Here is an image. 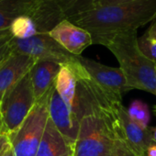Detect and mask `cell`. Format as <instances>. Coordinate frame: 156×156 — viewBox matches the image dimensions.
Segmentation results:
<instances>
[{
    "mask_svg": "<svg viewBox=\"0 0 156 156\" xmlns=\"http://www.w3.org/2000/svg\"><path fill=\"white\" fill-rule=\"evenodd\" d=\"M156 0H134L111 6L96 7L68 19L87 30L93 44L103 45L110 37L124 31L137 30L154 19Z\"/></svg>",
    "mask_w": 156,
    "mask_h": 156,
    "instance_id": "obj_1",
    "label": "cell"
},
{
    "mask_svg": "<svg viewBox=\"0 0 156 156\" xmlns=\"http://www.w3.org/2000/svg\"><path fill=\"white\" fill-rule=\"evenodd\" d=\"M103 46L117 58L131 89L156 96V62L147 58L140 51L137 30L118 33L108 39Z\"/></svg>",
    "mask_w": 156,
    "mask_h": 156,
    "instance_id": "obj_2",
    "label": "cell"
},
{
    "mask_svg": "<svg viewBox=\"0 0 156 156\" xmlns=\"http://www.w3.org/2000/svg\"><path fill=\"white\" fill-rule=\"evenodd\" d=\"M117 122V114L93 113L84 116L73 147V156H111Z\"/></svg>",
    "mask_w": 156,
    "mask_h": 156,
    "instance_id": "obj_3",
    "label": "cell"
},
{
    "mask_svg": "<svg viewBox=\"0 0 156 156\" xmlns=\"http://www.w3.org/2000/svg\"><path fill=\"white\" fill-rule=\"evenodd\" d=\"M36 102L31 77L28 73L4 95L0 101L1 132L9 137L17 131L32 110Z\"/></svg>",
    "mask_w": 156,
    "mask_h": 156,
    "instance_id": "obj_4",
    "label": "cell"
},
{
    "mask_svg": "<svg viewBox=\"0 0 156 156\" xmlns=\"http://www.w3.org/2000/svg\"><path fill=\"white\" fill-rule=\"evenodd\" d=\"M54 86L36 102L20 129L8 137L15 156H36L49 119V102Z\"/></svg>",
    "mask_w": 156,
    "mask_h": 156,
    "instance_id": "obj_5",
    "label": "cell"
},
{
    "mask_svg": "<svg viewBox=\"0 0 156 156\" xmlns=\"http://www.w3.org/2000/svg\"><path fill=\"white\" fill-rule=\"evenodd\" d=\"M9 45L13 52L30 56L37 62H54L62 65L76 60L77 57L62 48L49 33H40L25 40L13 38Z\"/></svg>",
    "mask_w": 156,
    "mask_h": 156,
    "instance_id": "obj_6",
    "label": "cell"
},
{
    "mask_svg": "<svg viewBox=\"0 0 156 156\" xmlns=\"http://www.w3.org/2000/svg\"><path fill=\"white\" fill-rule=\"evenodd\" d=\"M77 59L87 71L91 79L114 100L121 102L122 95L131 90L119 67L108 66L82 55L77 56Z\"/></svg>",
    "mask_w": 156,
    "mask_h": 156,
    "instance_id": "obj_7",
    "label": "cell"
},
{
    "mask_svg": "<svg viewBox=\"0 0 156 156\" xmlns=\"http://www.w3.org/2000/svg\"><path fill=\"white\" fill-rule=\"evenodd\" d=\"M49 118L68 143L73 147L79 132L80 120L60 97L55 86L50 98Z\"/></svg>",
    "mask_w": 156,
    "mask_h": 156,
    "instance_id": "obj_8",
    "label": "cell"
},
{
    "mask_svg": "<svg viewBox=\"0 0 156 156\" xmlns=\"http://www.w3.org/2000/svg\"><path fill=\"white\" fill-rule=\"evenodd\" d=\"M49 34L68 52L75 56H80L87 47L93 44L92 36L87 30L68 20L60 22Z\"/></svg>",
    "mask_w": 156,
    "mask_h": 156,
    "instance_id": "obj_9",
    "label": "cell"
},
{
    "mask_svg": "<svg viewBox=\"0 0 156 156\" xmlns=\"http://www.w3.org/2000/svg\"><path fill=\"white\" fill-rule=\"evenodd\" d=\"M117 130L129 147L138 155L145 156L147 148L152 143L149 129L135 123L129 116L128 109L121 104L117 111Z\"/></svg>",
    "mask_w": 156,
    "mask_h": 156,
    "instance_id": "obj_10",
    "label": "cell"
},
{
    "mask_svg": "<svg viewBox=\"0 0 156 156\" xmlns=\"http://www.w3.org/2000/svg\"><path fill=\"white\" fill-rule=\"evenodd\" d=\"M36 62L30 56L11 51L0 63V101L9 89L30 73Z\"/></svg>",
    "mask_w": 156,
    "mask_h": 156,
    "instance_id": "obj_11",
    "label": "cell"
},
{
    "mask_svg": "<svg viewBox=\"0 0 156 156\" xmlns=\"http://www.w3.org/2000/svg\"><path fill=\"white\" fill-rule=\"evenodd\" d=\"M60 69L61 64L54 62L38 61L35 62L30 71V74L37 101L55 85Z\"/></svg>",
    "mask_w": 156,
    "mask_h": 156,
    "instance_id": "obj_12",
    "label": "cell"
},
{
    "mask_svg": "<svg viewBox=\"0 0 156 156\" xmlns=\"http://www.w3.org/2000/svg\"><path fill=\"white\" fill-rule=\"evenodd\" d=\"M73 147L56 129L49 118L36 156H70Z\"/></svg>",
    "mask_w": 156,
    "mask_h": 156,
    "instance_id": "obj_13",
    "label": "cell"
},
{
    "mask_svg": "<svg viewBox=\"0 0 156 156\" xmlns=\"http://www.w3.org/2000/svg\"><path fill=\"white\" fill-rule=\"evenodd\" d=\"M36 0H0V30L9 29L15 20L29 15Z\"/></svg>",
    "mask_w": 156,
    "mask_h": 156,
    "instance_id": "obj_14",
    "label": "cell"
},
{
    "mask_svg": "<svg viewBox=\"0 0 156 156\" xmlns=\"http://www.w3.org/2000/svg\"><path fill=\"white\" fill-rule=\"evenodd\" d=\"M55 89L65 104L73 110L77 89V77L69 63L61 65L55 80Z\"/></svg>",
    "mask_w": 156,
    "mask_h": 156,
    "instance_id": "obj_15",
    "label": "cell"
},
{
    "mask_svg": "<svg viewBox=\"0 0 156 156\" xmlns=\"http://www.w3.org/2000/svg\"><path fill=\"white\" fill-rule=\"evenodd\" d=\"M9 30L11 34L13 35V38L20 40L29 39L39 34L33 21L27 15L21 16L15 20L11 24Z\"/></svg>",
    "mask_w": 156,
    "mask_h": 156,
    "instance_id": "obj_16",
    "label": "cell"
},
{
    "mask_svg": "<svg viewBox=\"0 0 156 156\" xmlns=\"http://www.w3.org/2000/svg\"><path fill=\"white\" fill-rule=\"evenodd\" d=\"M55 2L66 20L93 8V0H55Z\"/></svg>",
    "mask_w": 156,
    "mask_h": 156,
    "instance_id": "obj_17",
    "label": "cell"
},
{
    "mask_svg": "<svg viewBox=\"0 0 156 156\" xmlns=\"http://www.w3.org/2000/svg\"><path fill=\"white\" fill-rule=\"evenodd\" d=\"M128 113L130 119L143 129L149 128V123L151 119L150 110L148 105L140 99L133 100L129 108Z\"/></svg>",
    "mask_w": 156,
    "mask_h": 156,
    "instance_id": "obj_18",
    "label": "cell"
},
{
    "mask_svg": "<svg viewBox=\"0 0 156 156\" xmlns=\"http://www.w3.org/2000/svg\"><path fill=\"white\" fill-rule=\"evenodd\" d=\"M138 43L142 53L147 58L156 62V41L151 39L144 33L141 37L138 38Z\"/></svg>",
    "mask_w": 156,
    "mask_h": 156,
    "instance_id": "obj_19",
    "label": "cell"
},
{
    "mask_svg": "<svg viewBox=\"0 0 156 156\" xmlns=\"http://www.w3.org/2000/svg\"><path fill=\"white\" fill-rule=\"evenodd\" d=\"M118 123V122H117ZM111 156H138L122 139L116 128V138L111 152Z\"/></svg>",
    "mask_w": 156,
    "mask_h": 156,
    "instance_id": "obj_20",
    "label": "cell"
},
{
    "mask_svg": "<svg viewBox=\"0 0 156 156\" xmlns=\"http://www.w3.org/2000/svg\"><path fill=\"white\" fill-rule=\"evenodd\" d=\"M131 1H134V0H93V8L92 9H94L96 7L111 6V5H117V4L127 3V2H131Z\"/></svg>",
    "mask_w": 156,
    "mask_h": 156,
    "instance_id": "obj_21",
    "label": "cell"
},
{
    "mask_svg": "<svg viewBox=\"0 0 156 156\" xmlns=\"http://www.w3.org/2000/svg\"><path fill=\"white\" fill-rule=\"evenodd\" d=\"M12 39H13V35L11 34L9 29L1 30H0V48H2L3 46L9 43Z\"/></svg>",
    "mask_w": 156,
    "mask_h": 156,
    "instance_id": "obj_22",
    "label": "cell"
},
{
    "mask_svg": "<svg viewBox=\"0 0 156 156\" xmlns=\"http://www.w3.org/2000/svg\"><path fill=\"white\" fill-rule=\"evenodd\" d=\"M11 51H12V50L10 48L9 43L3 46L2 48H0V63H1L11 53Z\"/></svg>",
    "mask_w": 156,
    "mask_h": 156,
    "instance_id": "obj_23",
    "label": "cell"
},
{
    "mask_svg": "<svg viewBox=\"0 0 156 156\" xmlns=\"http://www.w3.org/2000/svg\"><path fill=\"white\" fill-rule=\"evenodd\" d=\"M0 156H15L14 154V151L13 148L9 142V140L5 144V146L3 147L1 152H0Z\"/></svg>",
    "mask_w": 156,
    "mask_h": 156,
    "instance_id": "obj_24",
    "label": "cell"
},
{
    "mask_svg": "<svg viewBox=\"0 0 156 156\" xmlns=\"http://www.w3.org/2000/svg\"><path fill=\"white\" fill-rule=\"evenodd\" d=\"M145 33L148 35V37L156 41V18L151 21V26L149 27V29L147 30Z\"/></svg>",
    "mask_w": 156,
    "mask_h": 156,
    "instance_id": "obj_25",
    "label": "cell"
},
{
    "mask_svg": "<svg viewBox=\"0 0 156 156\" xmlns=\"http://www.w3.org/2000/svg\"><path fill=\"white\" fill-rule=\"evenodd\" d=\"M145 156H156V144L151 143L145 151Z\"/></svg>",
    "mask_w": 156,
    "mask_h": 156,
    "instance_id": "obj_26",
    "label": "cell"
},
{
    "mask_svg": "<svg viewBox=\"0 0 156 156\" xmlns=\"http://www.w3.org/2000/svg\"><path fill=\"white\" fill-rule=\"evenodd\" d=\"M148 129H149V133H150L152 143L156 144V126L155 127H149Z\"/></svg>",
    "mask_w": 156,
    "mask_h": 156,
    "instance_id": "obj_27",
    "label": "cell"
},
{
    "mask_svg": "<svg viewBox=\"0 0 156 156\" xmlns=\"http://www.w3.org/2000/svg\"><path fill=\"white\" fill-rule=\"evenodd\" d=\"M9 141V138L7 135L3 134V133H0V152H1L3 147L5 146V144Z\"/></svg>",
    "mask_w": 156,
    "mask_h": 156,
    "instance_id": "obj_28",
    "label": "cell"
},
{
    "mask_svg": "<svg viewBox=\"0 0 156 156\" xmlns=\"http://www.w3.org/2000/svg\"><path fill=\"white\" fill-rule=\"evenodd\" d=\"M153 113H154V115L156 116V106L153 107Z\"/></svg>",
    "mask_w": 156,
    "mask_h": 156,
    "instance_id": "obj_29",
    "label": "cell"
},
{
    "mask_svg": "<svg viewBox=\"0 0 156 156\" xmlns=\"http://www.w3.org/2000/svg\"><path fill=\"white\" fill-rule=\"evenodd\" d=\"M1 128H2V125H1V119H0V133H2L1 132Z\"/></svg>",
    "mask_w": 156,
    "mask_h": 156,
    "instance_id": "obj_30",
    "label": "cell"
},
{
    "mask_svg": "<svg viewBox=\"0 0 156 156\" xmlns=\"http://www.w3.org/2000/svg\"><path fill=\"white\" fill-rule=\"evenodd\" d=\"M155 18H156V14L154 15V19H155ZM154 19H153V20H154Z\"/></svg>",
    "mask_w": 156,
    "mask_h": 156,
    "instance_id": "obj_31",
    "label": "cell"
},
{
    "mask_svg": "<svg viewBox=\"0 0 156 156\" xmlns=\"http://www.w3.org/2000/svg\"><path fill=\"white\" fill-rule=\"evenodd\" d=\"M70 156H73V155H70Z\"/></svg>",
    "mask_w": 156,
    "mask_h": 156,
    "instance_id": "obj_32",
    "label": "cell"
}]
</instances>
